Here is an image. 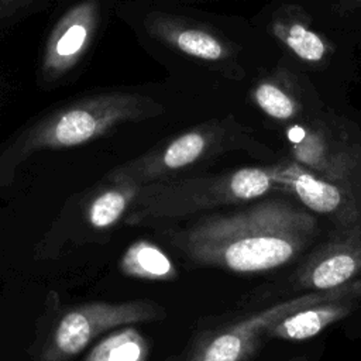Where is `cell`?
Here are the masks:
<instances>
[{"label": "cell", "instance_id": "cell-1", "mask_svg": "<svg viewBox=\"0 0 361 361\" xmlns=\"http://www.w3.org/2000/svg\"><path fill=\"white\" fill-rule=\"evenodd\" d=\"M300 217L255 207L230 216L202 219L173 230L171 243L190 261L234 272H258L288 262L302 245Z\"/></svg>", "mask_w": 361, "mask_h": 361}, {"label": "cell", "instance_id": "cell-2", "mask_svg": "<svg viewBox=\"0 0 361 361\" xmlns=\"http://www.w3.org/2000/svg\"><path fill=\"white\" fill-rule=\"evenodd\" d=\"M164 111L162 104L130 90H109L75 99L41 116L14 135L0 152V182L32 154L87 144L124 123L142 121Z\"/></svg>", "mask_w": 361, "mask_h": 361}, {"label": "cell", "instance_id": "cell-3", "mask_svg": "<svg viewBox=\"0 0 361 361\" xmlns=\"http://www.w3.org/2000/svg\"><path fill=\"white\" fill-rule=\"evenodd\" d=\"M165 317L166 310L148 299L117 303L96 300L73 306L54 324L39 353V361H71L114 329Z\"/></svg>", "mask_w": 361, "mask_h": 361}, {"label": "cell", "instance_id": "cell-4", "mask_svg": "<svg viewBox=\"0 0 361 361\" xmlns=\"http://www.w3.org/2000/svg\"><path fill=\"white\" fill-rule=\"evenodd\" d=\"M102 21L97 0H79L54 24L38 66L44 86H55L69 76L92 47Z\"/></svg>", "mask_w": 361, "mask_h": 361}, {"label": "cell", "instance_id": "cell-5", "mask_svg": "<svg viewBox=\"0 0 361 361\" xmlns=\"http://www.w3.org/2000/svg\"><path fill=\"white\" fill-rule=\"evenodd\" d=\"M214 144L216 135L210 130L204 127L190 128L148 152L116 166L106 175V180L128 179L145 185L172 179L175 173L206 158Z\"/></svg>", "mask_w": 361, "mask_h": 361}, {"label": "cell", "instance_id": "cell-6", "mask_svg": "<svg viewBox=\"0 0 361 361\" xmlns=\"http://www.w3.org/2000/svg\"><path fill=\"white\" fill-rule=\"evenodd\" d=\"M149 35L179 55L203 61H217L224 49L210 32L189 23L179 14L154 11L145 20Z\"/></svg>", "mask_w": 361, "mask_h": 361}, {"label": "cell", "instance_id": "cell-7", "mask_svg": "<svg viewBox=\"0 0 361 361\" xmlns=\"http://www.w3.org/2000/svg\"><path fill=\"white\" fill-rule=\"evenodd\" d=\"M142 185L128 180H107V186L94 195L87 206V223L96 230H109L124 219Z\"/></svg>", "mask_w": 361, "mask_h": 361}, {"label": "cell", "instance_id": "cell-8", "mask_svg": "<svg viewBox=\"0 0 361 361\" xmlns=\"http://www.w3.org/2000/svg\"><path fill=\"white\" fill-rule=\"evenodd\" d=\"M118 268L126 276L137 279L173 281L178 278V271L168 254L148 240L134 241L124 251Z\"/></svg>", "mask_w": 361, "mask_h": 361}, {"label": "cell", "instance_id": "cell-9", "mask_svg": "<svg viewBox=\"0 0 361 361\" xmlns=\"http://www.w3.org/2000/svg\"><path fill=\"white\" fill-rule=\"evenodd\" d=\"M149 343L140 330L123 326L104 334L83 361H147Z\"/></svg>", "mask_w": 361, "mask_h": 361}, {"label": "cell", "instance_id": "cell-10", "mask_svg": "<svg viewBox=\"0 0 361 361\" xmlns=\"http://www.w3.org/2000/svg\"><path fill=\"white\" fill-rule=\"evenodd\" d=\"M295 193L309 207L320 213L334 210L340 202V190L322 179H317L309 173H298L292 180Z\"/></svg>", "mask_w": 361, "mask_h": 361}, {"label": "cell", "instance_id": "cell-11", "mask_svg": "<svg viewBox=\"0 0 361 361\" xmlns=\"http://www.w3.org/2000/svg\"><path fill=\"white\" fill-rule=\"evenodd\" d=\"M357 261L345 252L336 254L322 261L312 272V285L317 289H330L341 285L353 276Z\"/></svg>", "mask_w": 361, "mask_h": 361}, {"label": "cell", "instance_id": "cell-12", "mask_svg": "<svg viewBox=\"0 0 361 361\" xmlns=\"http://www.w3.org/2000/svg\"><path fill=\"white\" fill-rule=\"evenodd\" d=\"M334 317V312L330 310H305L292 314L290 317L285 319L281 326H278L276 333L295 340L309 338L317 334L323 326Z\"/></svg>", "mask_w": 361, "mask_h": 361}, {"label": "cell", "instance_id": "cell-13", "mask_svg": "<svg viewBox=\"0 0 361 361\" xmlns=\"http://www.w3.org/2000/svg\"><path fill=\"white\" fill-rule=\"evenodd\" d=\"M230 189L234 200H248L262 196L272 185L271 178L261 169L244 168L230 176Z\"/></svg>", "mask_w": 361, "mask_h": 361}, {"label": "cell", "instance_id": "cell-14", "mask_svg": "<svg viewBox=\"0 0 361 361\" xmlns=\"http://www.w3.org/2000/svg\"><path fill=\"white\" fill-rule=\"evenodd\" d=\"M286 42L302 59L319 61L324 54L322 39L314 32L307 31L299 24L290 27Z\"/></svg>", "mask_w": 361, "mask_h": 361}, {"label": "cell", "instance_id": "cell-15", "mask_svg": "<svg viewBox=\"0 0 361 361\" xmlns=\"http://www.w3.org/2000/svg\"><path fill=\"white\" fill-rule=\"evenodd\" d=\"M255 97L258 104L275 118H289L293 114L292 100L272 85H261L255 92Z\"/></svg>", "mask_w": 361, "mask_h": 361}, {"label": "cell", "instance_id": "cell-16", "mask_svg": "<svg viewBox=\"0 0 361 361\" xmlns=\"http://www.w3.org/2000/svg\"><path fill=\"white\" fill-rule=\"evenodd\" d=\"M34 0H0V20L27 8Z\"/></svg>", "mask_w": 361, "mask_h": 361}]
</instances>
